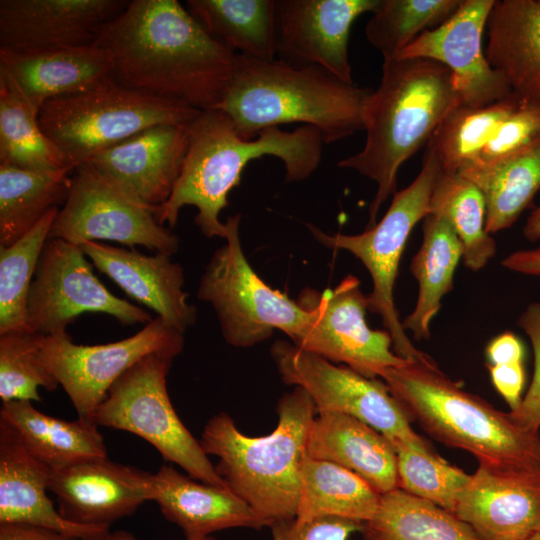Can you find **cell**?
Masks as SVG:
<instances>
[{"label": "cell", "instance_id": "27", "mask_svg": "<svg viewBox=\"0 0 540 540\" xmlns=\"http://www.w3.org/2000/svg\"><path fill=\"white\" fill-rule=\"evenodd\" d=\"M484 51L519 99L540 102V0H495Z\"/></svg>", "mask_w": 540, "mask_h": 540}, {"label": "cell", "instance_id": "38", "mask_svg": "<svg viewBox=\"0 0 540 540\" xmlns=\"http://www.w3.org/2000/svg\"><path fill=\"white\" fill-rule=\"evenodd\" d=\"M58 211L59 207L52 208L19 240L0 246V334L30 331L28 293Z\"/></svg>", "mask_w": 540, "mask_h": 540}, {"label": "cell", "instance_id": "10", "mask_svg": "<svg viewBox=\"0 0 540 540\" xmlns=\"http://www.w3.org/2000/svg\"><path fill=\"white\" fill-rule=\"evenodd\" d=\"M441 168L436 158L425 150L422 168L406 188L396 191L392 202L378 223L356 235L327 234L307 224L322 245L345 250L358 258L368 270L373 288L367 296L368 310L381 317L393 340V350L408 361L430 358L408 338L394 303V285L401 256L413 227L429 212V201Z\"/></svg>", "mask_w": 540, "mask_h": 540}, {"label": "cell", "instance_id": "35", "mask_svg": "<svg viewBox=\"0 0 540 540\" xmlns=\"http://www.w3.org/2000/svg\"><path fill=\"white\" fill-rule=\"evenodd\" d=\"M442 216L462 246L464 265L481 270L496 254V242L485 229L486 203L481 189L458 172L440 170L428 214Z\"/></svg>", "mask_w": 540, "mask_h": 540}, {"label": "cell", "instance_id": "4", "mask_svg": "<svg viewBox=\"0 0 540 540\" xmlns=\"http://www.w3.org/2000/svg\"><path fill=\"white\" fill-rule=\"evenodd\" d=\"M370 91L318 66L236 54L230 83L216 109L246 140L268 128L300 123L316 128L330 144L364 130Z\"/></svg>", "mask_w": 540, "mask_h": 540}, {"label": "cell", "instance_id": "26", "mask_svg": "<svg viewBox=\"0 0 540 540\" xmlns=\"http://www.w3.org/2000/svg\"><path fill=\"white\" fill-rule=\"evenodd\" d=\"M307 455L342 466L380 495L398 487L397 452L377 430L339 412H318L312 421Z\"/></svg>", "mask_w": 540, "mask_h": 540}, {"label": "cell", "instance_id": "15", "mask_svg": "<svg viewBox=\"0 0 540 540\" xmlns=\"http://www.w3.org/2000/svg\"><path fill=\"white\" fill-rule=\"evenodd\" d=\"M296 301L316 317L315 327L301 349L367 378L380 377L386 369L408 362L394 352L388 331L368 326L367 296L354 275H347L334 289L320 292L306 288Z\"/></svg>", "mask_w": 540, "mask_h": 540}, {"label": "cell", "instance_id": "49", "mask_svg": "<svg viewBox=\"0 0 540 540\" xmlns=\"http://www.w3.org/2000/svg\"><path fill=\"white\" fill-rule=\"evenodd\" d=\"M109 540H137V539L129 532L116 531V532L111 533ZM185 540H218V539L209 535V536L186 537Z\"/></svg>", "mask_w": 540, "mask_h": 540}, {"label": "cell", "instance_id": "29", "mask_svg": "<svg viewBox=\"0 0 540 540\" xmlns=\"http://www.w3.org/2000/svg\"><path fill=\"white\" fill-rule=\"evenodd\" d=\"M186 8L212 38L233 52L276 59V0H188Z\"/></svg>", "mask_w": 540, "mask_h": 540}, {"label": "cell", "instance_id": "37", "mask_svg": "<svg viewBox=\"0 0 540 540\" xmlns=\"http://www.w3.org/2000/svg\"><path fill=\"white\" fill-rule=\"evenodd\" d=\"M38 116L0 78V164L31 171L71 167L43 132Z\"/></svg>", "mask_w": 540, "mask_h": 540}, {"label": "cell", "instance_id": "20", "mask_svg": "<svg viewBox=\"0 0 540 540\" xmlns=\"http://www.w3.org/2000/svg\"><path fill=\"white\" fill-rule=\"evenodd\" d=\"M150 473L112 462L108 457L81 460L51 472L48 490L66 520L109 528L151 500Z\"/></svg>", "mask_w": 540, "mask_h": 540}, {"label": "cell", "instance_id": "47", "mask_svg": "<svg viewBox=\"0 0 540 540\" xmlns=\"http://www.w3.org/2000/svg\"><path fill=\"white\" fill-rule=\"evenodd\" d=\"M508 270L532 276H540V246L534 249L518 250L502 260Z\"/></svg>", "mask_w": 540, "mask_h": 540}, {"label": "cell", "instance_id": "17", "mask_svg": "<svg viewBox=\"0 0 540 540\" xmlns=\"http://www.w3.org/2000/svg\"><path fill=\"white\" fill-rule=\"evenodd\" d=\"M481 540H528L540 533V469L479 461L453 512Z\"/></svg>", "mask_w": 540, "mask_h": 540}, {"label": "cell", "instance_id": "2", "mask_svg": "<svg viewBox=\"0 0 540 540\" xmlns=\"http://www.w3.org/2000/svg\"><path fill=\"white\" fill-rule=\"evenodd\" d=\"M323 138L307 125L293 131L279 127L263 130L246 140L221 110L201 111L189 125V139L180 175L168 200L157 208L161 224L174 227L185 206L197 209L195 224L207 238L226 237L220 213L228 206L230 191L238 186L247 164L263 156L280 159L288 182L307 179L319 166Z\"/></svg>", "mask_w": 540, "mask_h": 540}, {"label": "cell", "instance_id": "32", "mask_svg": "<svg viewBox=\"0 0 540 540\" xmlns=\"http://www.w3.org/2000/svg\"><path fill=\"white\" fill-rule=\"evenodd\" d=\"M74 169L31 171L0 164V246L19 240L65 202Z\"/></svg>", "mask_w": 540, "mask_h": 540}, {"label": "cell", "instance_id": "21", "mask_svg": "<svg viewBox=\"0 0 540 540\" xmlns=\"http://www.w3.org/2000/svg\"><path fill=\"white\" fill-rule=\"evenodd\" d=\"M189 125L150 127L97 153L85 163L156 212L170 197L180 175Z\"/></svg>", "mask_w": 540, "mask_h": 540}, {"label": "cell", "instance_id": "43", "mask_svg": "<svg viewBox=\"0 0 540 540\" xmlns=\"http://www.w3.org/2000/svg\"><path fill=\"white\" fill-rule=\"evenodd\" d=\"M363 523L339 517H320L311 520L298 518L273 521V540H348L355 531H361Z\"/></svg>", "mask_w": 540, "mask_h": 540}, {"label": "cell", "instance_id": "8", "mask_svg": "<svg viewBox=\"0 0 540 540\" xmlns=\"http://www.w3.org/2000/svg\"><path fill=\"white\" fill-rule=\"evenodd\" d=\"M240 218L237 214L225 221L226 243L208 262L197 296L212 305L222 336L231 346H255L279 329L303 348L315 327V313L257 275L241 246Z\"/></svg>", "mask_w": 540, "mask_h": 540}, {"label": "cell", "instance_id": "5", "mask_svg": "<svg viewBox=\"0 0 540 540\" xmlns=\"http://www.w3.org/2000/svg\"><path fill=\"white\" fill-rule=\"evenodd\" d=\"M278 422L268 435L251 437L220 412L205 424L200 444L218 458L215 470L227 488L245 501L269 525L295 518L307 458L310 427L317 411L300 387L283 394L276 406Z\"/></svg>", "mask_w": 540, "mask_h": 540}, {"label": "cell", "instance_id": "46", "mask_svg": "<svg viewBox=\"0 0 540 540\" xmlns=\"http://www.w3.org/2000/svg\"><path fill=\"white\" fill-rule=\"evenodd\" d=\"M0 540H75L51 529L25 524H0Z\"/></svg>", "mask_w": 540, "mask_h": 540}, {"label": "cell", "instance_id": "7", "mask_svg": "<svg viewBox=\"0 0 540 540\" xmlns=\"http://www.w3.org/2000/svg\"><path fill=\"white\" fill-rule=\"evenodd\" d=\"M201 111L184 103L121 85L113 77L45 102L43 132L76 168L97 153L153 126L190 124Z\"/></svg>", "mask_w": 540, "mask_h": 540}, {"label": "cell", "instance_id": "41", "mask_svg": "<svg viewBox=\"0 0 540 540\" xmlns=\"http://www.w3.org/2000/svg\"><path fill=\"white\" fill-rule=\"evenodd\" d=\"M398 487L454 512L457 498L470 474L450 465L435 452L397 451Z\"/></svg>", "mask_w": 540, "mask_h": 540}, {"label": "cell", "instance_id": "9", "mask_svg": "<svg viewBox=\"0 0 540 540\" xmlns=\"http://www.w3.org/2000/svg\"><path fill=\"white\" fill-rule=\"evenodd\" d=\"M178 355L157 352L140 359L113 383L89 421L136 434L157 449L166 462L179 465L190 477L226 487L170 401L166 379Z\"/></svg>", "mask_w": 540, "mask_h": 540}, {"label": "cell", "instance_id": "13", "mask_svg": "<svg viewBox=\"0 0 540 540\" xmlns=\"http://www.w3.org/2000/svg\"><path fill=\"white\" fill-rule=\"evenodd\" d=\"M48 238L75 245L109 240L133 248L141 245L155 253L175 254L180 240L161 225L155 211L140 203L88 163L72 174L65 202L52 223Z\"/></svg>", "mask_w": 540, "mask_h": 540}, {"label": "cell", "instance_id": "50", "mask_svg": "<svg viewBox=\"0 0 540 540\" xmlns=\"http://www.w3.org/2000/svg\"><path fill=\"white\" fill-rule=\"evenodd\" d=\"M528 540H540V533L539 534H536L535 536L531 537L530 539Z\"/></svg>", "mask_w": 540, "mask_h": 540}, {"label": "cell", "instance_id": "25", "mask_svg": "<svg viewBox=\"0 0 540 540\" xmlns=\"http://www.w3.org/2000/svg\"><path fill=\"white\" fill-rule=\"evenodd\" d=\"M151 500L186 537L209 536L230 528L262 529L268 522L229 488L185 476L164 464L149 476Z\"/></svg>", "mask_w": 540, "mask_h": 540}, {"label": "cell", "instance_id": "39", "mask_svg": "<svg viewBox=\"0 0 540 540\" xmlns=\"http://www.w3.org/2000/svg\"><path fill=\"white\" fill-rule=\"evenodd\" d=\"M461 0H379L366 24L368 42L383 59L394 58L420 34L444 23Z\"/></svg>", "mask_w": 540, "mask_h": 540}, {"label": "cell", "instance_id": "30", "mask_svg": "<svg viewBox=\"0 0 540 540\" xmlns=\"http://www.w3.org/2000/svg\"><path fill=\"white\" fill-rule=\"evenodd\" d=\"M423 239L413 256L410 270L418 281L419 292L413 311L404 318L402 326L417 340L430 337V324L441 308L444 295L453 289V277L462 258L461 243L440 215L427 214L422 220Z\"/></svg>", "mask_w": 540, "mask_h": 540}, {"label": "cell", "instance_id": "34", "mask_svg": "<svg viewBox=\"0 0 540 540\" xmlns=\"http://www.w3.org/2000/svg\"><path fill=\"white\" fill-rule=\"evenodd\" d=\"M361 532L363 540H481L454 513L400 488L381 495Z\"/></svg>", "mask_w": 540, "mask_h": 540}, {"label": "cell", "instance_id": "40", "mask_svg": "<svg viewBox=\"0 0 540 540\" xmlns=\"http://www.w3.org/2000/svg\"><path fill=\"white\" fill-rule=\"evenodd\" d=\"M40 335L30 331L0 334V398L41 401L38 389L54 391L59 382L43 361Z\"/></svg>", "mask_w": 540, "mask_h": 540}, {"label": "cell", "instance_id": "12", "mask_svg": "<svg viewBox=\"0 0 540 540\" xmlns=\"http://www.w3.org/2000/svg\"><path fill=\"white\" fill-rule=\"evenodd\" d=\"M79 245L48 238L27 298L29 330L41 336L67 334V327L86 312L113 316L123 326L147 324L144 309L112 294L93 273Z\"/></svg>", "mask_w": 540, "mask_h": 540}, {"label": "cell", "instance_id": "45", "mask_svg": "<svg viewBox=\"0 0 540 540\" xmlns=\"http://www.w3.org/2000/svg\"><path fill=\"white\" fill-rule=\"evenodd\" d=\"M488 365L523 362L524 347L519 338L512 332H504L495 337L487 345Z\"/></svg>", "mask_w": 540, "mask_h": 540}, {"label": "cell", "instance_id": "23", "mask_svg": "<svg viewBox=\"0 0 540 540\" xmlns=\"http://www.w3.org/2000/svg\"><path fill=\"white\" fill-rule=\"evenodd\" d=\"M80 247L94 267L157 317L183 333L196 322V307L183 289V268L171 256L145 255L97 241H85Z\"/></svg>", "mask_w": 540, "mask_h": 540}, {"label": "cell", "instance_id": "31", "mask_svg": "<svg viewBox=\"0 0 540 540\" xmlns=\"http://www.w3.org/2000/svg\"><path fill=\"white\" fill-rule=\"evenodd\" d=\"M483 192L489 234L512 226L540 190V138L499 161L460 172Z\"/></svg>", "mask_w": 540, "mask_h": 540}, {"label": "cell", "instance_id": "1", "mask_svg": "<svg viewBox=\"0 0 540 540\" xmlns=\"http://www.w3.org/2000/svg\"><path fill=\"white\" fill-rule=\"evenodd\" d=\"M96 43L109 52L121 85L200 111L220 104L237 54L176 0L129 1Z\"/></svg>", "mask_w": 540, "mask_h": 540}, {"label": "cell", "instance_id": "18", "mask_svg": "<svg viewBox=\"0 0 540 540\" xmlns=\"http://www.w3.org/2000/svg\"><path fill=\"white\" fill-rule=\"evenodd\" d=\"M379 0H276L281 60L323 68L353 83L348 56L352 24Z\"/></svg>", "mask_w": 540, "mask_h": 540}, {"label": "cell", "instance_id": "42", "mask_svg": "<svg viewBox=\"0 0 540 540\" xmlns=\"http://www.w3.org/2000/svg\"><path fill=\"white\" fill-rule=\"evenodd\" d=\"M518 326L529 337L534 353V373L527 393L519 407L510 411L513 419L522 428L540 430V303L532 302L519 316Z\"/></svg>", "mask_w": 540, "mask_h": 540}, {"label": "cell", "instance_id": "3", "mask_svg": "<svg viewBox=\"0 0 540 540\" xmlns=\"http://www.w3.org/2000/svg\"><path fill=\"white\" fill-rule=\"evenodd\" d=\"M460 105L453 73L442 63L427 58L383 59L380 83L364 104L365 145L337 164L377 184L367 228L376 224L380 207L396 193L402 164Z\"/></svg>", "mask_w": 540, "mask_h": 540}, {"label": "cell", "instance_id": "48", "mask_svg": "<svg viewBox=\"0 0 540 540\" xmlns=\"http://www.w3.org/2000/svg\"><path fill=\"white\" fill-rule=\"evenodd\" d=\"M523 234L529 241L540 239V206L535 208L528 216L523 227Z\"/></svg>", "mask_w": 540, "mask_h": 540}, {"label": "cell", "instance_id": "28", "mask_svg": "<svg viewBox=\"0 0 540 540\" xmlns=\"http://www.w3.org/2000/svg\"><path fill=\"white\" fill-rule=\"evenodd\" d=\"M0 420L34 458L53 471L81 460L107 457L103 436L89 420H62L40 412L31 401L18 400L2 403Z\"/></svg>", "mask_w": 540, "mask_h": 540}, {"label": "cell", "instance_id": "22", "mask_svg": "<svg viewBox=\"0 0 540 540\" xmlns=\"http://www.w3.org/2000/svg\"><path fill=\"white\" fill-rule=\"evenodd\" d=\"M110 77L111 56L97 43L41 51L0 49V78L37 114L45 102L87 90Z\"/></svg>", "mask_w": 540, "mask_h": 540}, {"label": "cell", "instance_id": "33", "mask_svg": "<svg viewBox=\"0 0 540 540\" xmlns=\"http://www.w3.org/2000/svg\"><path fill=\"white\" fill-rule=\"evenodd\" d=\"M380 499L381 495L355 473L307 456L296 518L339 517L365 523L376 514Z\"/></svg>", "mask_w": 540, "mask_h": 540}, {"label": "cell", "instance_id": "24", "mask_svg": "<svg viewBox=\"0 0 540 540\" xmlns=\"http://www.w3.org/2000/svg\"><path fill=\"white\" fill-rule=\"evenodd\" d=\"M51 472L0 420V524H31L75 540H109V528L70 522L55 509L46 494Z\"/></svg>", "mask_w": 540, "mask_h": 540}, {"label": "cell", "instance_id": "16", "mask_svg": "<svg viewBox=\"0 0 540 540\" xmlns=\"http://www.w3.org/2000/svg\"><path fill=\"white\" fill-rule=\"evenodd\" d=\"M494 1L461 0L450 18L420 34L394 58H427L445 65L453 73L462 106L477 108L509 97V85L490 66L482 48Z\"/></svg>", "mask_w": 540, "mask_h": 540}, {"label": "cell", "instance_id": "11", "mask_svg": "<svg viewBox=\"0 0 540 540\" xmlns=\"http://www.w3.org/2000/svg\"><path fill=\"white\" fill-rule=\"evenodd\" d=\"M270 352L283 382L304 389L317 413L333 411L353 416L381 433L396 452H433L413 430L407 413L384 382L288 341L277 340Z\"/></svg>", "mask_w": 540, "mask_h": 540}, {"label": "cell", "instance_id": "36", "mask_svg": "<svg viewBox=\"0 0 540 540\" xmlns=\"http://www.w3.org/2000/svg\"><path fill=\"white\" fill-rule=\"evenodd\" d=\"M514 94L482 107L458 106L438 126L426 145L441 170L460 172L493 139L518 106Z\"/></svg>", "mask_w": 540, "mask_h": 540}, {"label": "cell", "instance_id": "14", "mask_svg": "<svg viewBox=\"0 0 540 540\" xmlns=\"http://www.w3.org/2000/svg\"><path fill=\"white\" fill-rule=\"evenodd\" d=\"M40 354L69 396L78 417L89 420L113 383L143 357L157 352L180 354L184 333L160 317L136 334L99 345L75 344L67 333L41 336Z\"/></svg>", "mask_w": 540, "mask_h": 540}, {"label": "cell", "instance_id": "19", "mask_svg": "<svg viewBox=\"0 0 540 540\" xmlns=\"http://www.w3.org/2000/svg\"><path fill=\"white\" fill-rule=\"evenodd\" d=\"M126 0H1L0 49L41 51L93 45Z\"/></svg>", "mask_w": 540, "mask_h": 540}, {"label": "cell", "instance_id": "44", "mask_svg": "<svg viewBox=\"0 0 540 540\" xmlns=\"http://www.w3.org/2000/svg\"><path fill=\"white\" fill-rule=\"evenodd\" d=\"M490 377L496 390L515 411L522 401V391L525 385V369L523 362L488 365Z\"/></svg>", "mask_w": 540, "mask_h": 540}, {"label": "cell", "instance_id": "6", "mask_svg": "<svg viewBox=\"0 0 540 540\" xmlns=\"http://www.w3.org/2000/svg\"><path fill=\"white\" fill-rule=\"evenodd\" d=\"M380 378L411 421L478 462L540 469V432L519 426L444 374L432 358L386 369Z\"/></svg>", "mask_w": 540, "mask_h": 540}]
</instances>
